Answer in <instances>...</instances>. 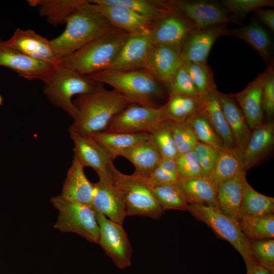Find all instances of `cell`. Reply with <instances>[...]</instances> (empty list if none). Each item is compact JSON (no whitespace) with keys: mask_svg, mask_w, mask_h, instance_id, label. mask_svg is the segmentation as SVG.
I'll use <instances>...</instances> for the list:
<instances>
[{"mask_svg":"<svg viewBox=\"0 0 274 274\" xmlns=\"http://www.w3.org/2000/svg\"><path fill=\"white\" fill-rule=\"evenodd\" d=\"M85 0H28L30 6L39 7L40 15L57 26L65 24L74 11Z\"/></svg>","mask_w":274,"mask_h":274,"instance_id":"f546056e","label":"cell"},{"mask_svg":"<svg viewBox=\"0 0 274 274\" xmlns=\"http://www.w3.org/2000/svg\"><path fill=\"white\" fill-rule=\"evenodd\" d=\"M111 171L113 182L123 198L127 216H146L154 219H159L162 216L165 211L146 178L133 173L124 174L114 164Z\"/></svg>","mask_w":274,"mask_h":274,"instance_id":"5b68a950","label":"cell"},{"mask_svg":"<svg viewBox=\"0 0 274 274\" xmlns=\"http://www.w3.org/2000/svg\"><path fill=\"white\" fill-rule=\"evenodd\" d=\"M58 66L30 57L10 47L0 38V66L12 70L21 77L39 80L45 84Z\"/></svg>","mask_w":274,"mask_h":274,"instance_id":"4fadbf2b","label":"cell"},{"mask_svg":"<svg viewBox=\"0 0 274 274\" xmlns=\"http://www.w3.org/2000/svg\"><path fill=\"white\" fill-rule=\"evenodd\" d=\"M6 43L12 48L37 60L56 66L60 61L56 58L50 41L30 29L17 28Z\"/></svg>","mask_w":274,"mask_h":274,"instance_id":"ac0fdd59","label":"cell"},{"mask_svg":"<svg viewBox=\"0 0 274 274\" xmlns=\"http://www.w3.org/2000/svg\"><path fill=\"white\" fill-rule=\"evenodd\" d=\"M158 166L167 171L179 174L175 158H162Z\"/></svg>","mask_w":274,"mask_h":274,"instance_id":"f907efd6","label":"cell"},{"mask_svg":"<svg viewBox=\"0 0 274 274\" xmlns=\"http://www.w3.org/2000/svg\"><path fill=\"white\" fill-rule=\"evenodd\" d=\"M111 154L114 159L118 154L131 146L151 137L148 132L122 133L104 131L91 136Z\"/></svg>","mask_w":274,"mask_h":274,"instance_id":"1f68e13d","label":"cell"},{"mask_svg":"<svg viewBox=\"0 0 274 274\" xmlns=\"http://www.w3.org/2000/svg\"><path fill=\"white\" fill-rule=\"evenodd\" d=\"M251 253L260 265L274 273V239L250 241Z\"/></svg>","mask_w":274,"mask_h":274,"instance_id":"7bdbcfd3","label":"cell"},{"mask_svg":"<svg viewBox=\"0 0 274 274\" xmlns=\"http://www.w3.org/2000/svg\"><path fill=\"white\" fill-rule=\"evenodd\" d=\"M201 111L226 149H237L232 132L220 106L218 91L203 98Z\"/></svg>","mask_w":274,"mask_h":274,"instance_id":"83f0119b","label":"cell"},{"mask_svg":"<svg viewBox=\"0 0 274 274\" xmlns=\"http://www.w3.org/2000/svg\"><path fill=\"white\" fill-rule=\"evenodd\" d=\"M178 184L189 204H203L218 208L217 186L209 178H181Z\"/></svg>","mask_w":274,"mask_h":274,"instance_id":"f1b7e54d","label":"cell"},{"mask_svg":"<svg viewBox=\"0 0 274 274\" xmlns=\"http://www.w3.org/2000/svg\"><path fill=\"white\" fill-rule=\"evenodd\" d=\"M78 114L70 129L91 136L106 131L113 118L128 105V99L101 84L93 92L77 95L73 101Z\"/></svg>","mask_w":274,"mask_h":274,"instance_id":"6da1fadb","label":"cell"},{"mask_svg":"<svg viewBox=\"0 0 274 274\" xmlns=\"http://www.w3.org/2000/svg\"><path fill=\"white\" fill-rule=\"evenodd\" d=\"M230 95L242 110L251 130L263 123L261 74L250 82L244 90Z\"/></svg>","mask_w":274,"mask_h":274,"instance_id":"603a6c76","label":"cell"},{"mask_svg":"<svg viewBox=\"0 0 274 274\" xmlns=\"http://www.w3.org/2000/svg\"><path fill=\"white\" fill-rule=\"evenodd\" d=\"M149 133L162 158H175L177 156L178 153L169 121L159 122L151 129Z\"/></svg>","mask_w":274,"mask_h":274,"instance_id":"ab89813d","label":"cell"},{"mask_svg":"<svg viewBox=\"0 0 274 274\" xmlns=\"http://www.w3.org/2000/svg\"><path fill=\"white\" fill-rule=\"evenodd\" d=\"M3 97L0 94V105H1L2 104V102H3Z\"/></svg>","mask_w":274,"mask_h":274,"instance_id":"f5cc1de1","label":"cell"},{"mask_svg":"<svg viewBox=\"0 0 274 274\" xmlns=\"http://www.w3.org/2000/svg\"><path fill=\"white\" fill-rule=\"evenodd\" d=\"M203 104V98L169 95L166 104L161 107L162 119L163 121H185L200 110Z\"/></svg>","mask_w":274,"mask_h":274,"instance_id":"4dcf8cb0","label":"cell"},{"mask_svg":"<svg viewBox=\"0 0 274 274\" xmlns=\"http://www.w3.org/2000/svg\"><path fill=\"white\" fill-rule=\"evenodd\" d=\"M227 29L225 23L195 28L187 37L181 49L180 56L183 62L207 63L213 45L218 38L225 35Z\"/></svg>","mask_w":274,"mask_h":274,"instance_id":"2e32d148","label":"cell"},{"mask_svg":"<svg viewBox=\"0 0 274 274\" xmlns=\"http://www.w3.org/2000/svg\"><path fill=\"white\" fill-rule=\"evenodd\" d=\"M220 106L233 135L236 148L241 155L249 140L251 130L238 105L230 94L218 91Z\"/></svg>","mask_w":274,"mask_h":274,"instance_id":"484cf974","label":"cell"},{"mask_svg":"<svg viewBox=\"0 0 274 274\" xmlns=\"http://www.w3.org/2000/svg\"><path fill=\"white\" fill-rule=\"evenodd\" d=\"M162 121L161 107H154L132 103L113 118L105 131L149 133L153 127Z\"/></svg>","mask_w":274,"mask_h":274,"instance_id":"7c38bea8","label":"cell"},{"mask_svg":"<svg viewBox=\"0 0 274 274\" xmlns=\"http://www.w3.org/2000/svg\"><path fill=\"white\" fill-rule=\"evenodd\" d=\"M259 21L274 31V10L259 8L254 12Z\"/></svg>","mask_w":274,"mask_h":274,"instance_id":"681fc988","label":"cell"},{"mask_svg":"<svg viewBox=\"0 0 274 274\" xmlns=\"http://www.w3.org/2000/svg\"><path fill=\"white\" fill-rule=\"evenodd\" d=\"M273 212L274 198L256 191L246 179L244 184L242 216H261Z\"/></svg>","mask_w":274,"mask_h":274,"instance_id":"e575fe53","label":"cell"},{"mask_svg":"<svg viewBox=\"0 0 274 274\" xmlns=\"http://www.w3.org/2000/svg\"><path fill=\"white\" fill-rule=\"evenodd\" d=\"M274 144V123L269 122L256 126L243 152L242 158L244 170L246 172L263 158Z\"/></svg>","mask_w":274,"mask_h":274,"instance_id":"cb8c5ba5","label":"cell"},{"mask_svg":"<svg viewBox=\"0 0 274 274\" xmlns=\"http://www.w3.org/2000/svg\"><path fill=\"white\" fill-rule=\"evenodd\" d=\"M183 66L192 79L202 98L217 90L213 71L207 63L187 61L183 63Z\"/></svg>","mask_w":274,"mask_h":274,"instance_id":"74e56055","label":"cell"},{"mask_svg":"<svg viewBox=\"0 0 274 274\" xmlns=\"http://www.w3.org/2000/svg\"><path fill=\"white\" fill-rule=\"evenodd\" d=\"M272 274H274V273H272Z\"/></svg>","mask_w":274,"mask_h":274,"instance_id":"db71d44e","label":"cell"},{"mask_svg":"<svg viewBox=\"0 0 274 274\" xmlns=\"http://www.w3.org/2000/svg\"><path fill=\"white\" fill-rule=\"evenodd\" d=\"M129 160L134 166L133 173L141 177L147 178L158 166L161 156L151 137L118 154Z\"/></svg>","mask_w":274,"mask_h":274,"instance_id":"d4e9b609","label":"cell"},{"mask_svg":"<svg viewBox=\"0 0 274 274\" xmlns=\"http://www.w3.org/2000/svg\"><path fill=\"white\" fill-rule=\"evenodd\" d=\"M246 173L243 172L217 185L218 209L225 215L237 221L242 217Z\"/></svg>","mask_w":274,"mask_h":274,"instance_id":"7402d4cb","label":"cell"},{"mask_svg":"<svg viewBox=\"0 0 274 274\" xmlns=\"http://www.w3.org/2000/svg\"><path fill=\"white\" fill-rule=\"evenodd\" d=\"M262 79V107L267 117L274 113V66L273 61L267 65L260 74Z\"/></svg>","mask_w":274,"mask_h":274,"instance_id":"f6af8a7d","label":"cell"},{"mask_svg":"<svg viewBox=\"0 0 274 274\" xmlns=\"http://www.w3.org/2000/svg\"><path fill=\"white\" fill-rule=\"evenodd\" d=\"M87 76L112 86L131 104L158 107L157 101L165 94V86L144 68L126 71L104 70Z\"/></svg>","mask_w":274,"mask_h":274,"instance_id":"3957f363","label":"cell"},{"mask_svg":"<svg viewBox=\"0 0 274 274\" xmlns=\"http://www.w3.org/2000/svg\"><path fill=\"white\" fill-rule=\"evenodd\" d=\"M175 160L178 173L181 178L191 179L204 177L200 166L193 151L185 153L178 154L175 158Z\"/></svg>","mask_w":274,"mask_h":274,"instance_id":"7dc6e473","label":"cell"},{"mask_svg":"<svg viewBox=\"0 0 274 274\" xmlns=\"http://www.w3.org/2000/svg\"><path fill=\"white\" fill-rule=\"evenodd\" d=\"M193 151L204 177L209 178L214 170L221 150L198 142Z\"/></svg>","mask_w":274,"mask_h":274,"instance_id":"bcb514c9","label":"cell"},{"mask_svg":"<svg viewBox=\"0 0 274 274\" xmlns=\"http://www.w3.org/2000/svg\"><path fill=\"white\" fill-rule=\"evenodd\" d=\"M146 179L149 184L154 187L164 185L178 184L181 177L178 174L167 171L157 166Z\"/></svg>","mask_w":274,"mask_h":274,"instance_id":"c3c4849f","label":"cell"},{"mask_svg":"<svg viewBox=\"0 0 274 274\" xmlns=\"http://www.w3.org/2000/svg\"><path fill=\"white\" fill-rule=\"evenodd\" d=\"M185 121L192 128L199 142L219 150L225 149L222 141L209 123L201 109L189 116Z\"/></svg>","mask_w":274,"mask_h":274,"instance_id":"f35d334b","label":"cell"},{"mask_svg":"<svg viewBox=\"0 0 274 274\" xmlns=\"http://www.w3.org/2000/svg\"><path fill=\"white\" fill-rule=\"evenodd\" d=\"M69 132L74 144V157L84 167L92 168L99 179L111 178V167L114 159L110 153L91 136L70 129Z\"/></svg>","mask_w":274,"mask_h":274,"instance_id":"5bb4252c","label":"cell"},{"mask_svg":"<svg viewBox=\"0 0 274 274\" xmlns=\"http://www.w3.org/2000/svg\"><path fill=\"white\" fill-rule=\"evenodd\" d=\"M183 63L180 54L173 48L153 45L144 69L166 87Z\"/></svg>","mask_w":274,"mask_h":274,"instance_id":"ffe728a7","label":"cell"},{"mask_svg":"<svg viewBox=\"0 0 274 274\" xmlns=\"http://www.w3.org/2000/svg\"><path fill=\"white\" fill-rule=\"evenodd\" d=\"M65 24L63 32L50 40L59 61L116 28L88 0L74 11Z\"/></svg>","mask_w":274,"mask_h":274,"instance_id":"7a4b0ae2","label":"cell"},{"mask_svg":"<svg viewBox=\"0 0 274 274\" xmlns=\"http://www.w3.org/2000/svg\"><path fill=\"white\" fill-rule=\"evenodd\" d=\"M188 212L196 220L207 224L218 237L228 242L241 254L246 267L257 263L251 253L250 241L243 233L238 221L217 208L203 204H190Z\"/></svg>","mask_w":274,"mask_h":274,"instance_id":"52a82bcc","label":"cell"},{"mask_svg":"<svg viewBox=\"0 0 274 274\" xmlns=\"http://www.w3.org/2000/svg\"><path fill=\"white\" fill-rule=\"evenodd\" d=\"M95 213L99 228L98 244L115 265L120 269L130 266L133 250L122 225L105 215Z\"/></svg>","mask_w":274,"mask_h":274,"instance_id":"9c48e42d","label":"cell"},{"mask_svg":"<svg viewBox=\"0 0 274 274\" xmlns=\"http://www.w3.org/2000/svg\"><path fill=\"white\" fill-rule=\"evenodd\" d=\"M93 4L114 27L130 35L149 31L153 25V21L126 6Z\"/></svg>","mask_w":274,"mask_h":274,"instance_id":"d6986e66","label":"cell"},{"mask_svg":"<svg viewBox=\"0 0 274 274\" xmlns=\"http://www.w3.org/2000/svg\"><path fill=\"white\" fill-rule=\"evenodd\" d=\"M130 35L115 28L63 58L59 65L86 76L107 70Z\"/></svg>","mask_w":274,"mask_h":274,"instance_id":"277c9868","label":"cell"},{"mask_svg":"<svg viewBox=\"0 0 274 274\" xmlns=\"http://www.w3.org/2000/svg\"><path fill=\"white\" fill-rule=\"evenodd\" d=\"M240 227L249 241L273 238V214L261 216H242L238 221Z\"/></svg>","mask_w":274,"mask_h":274,"instance_id":"d590c367","label":"cell"},{"mask_svg":"<svg viewBox=\"0 0 274 274\" xmlns=\"http://www.w3.org/2000/svg\"><path fill=\"white\" fill-rule=\"evenodd\" d=\"M221 3L237 21L258 9L274 6L273 0H223Z\"/></svg>","mask_w":274,"mask_h":274,"instance_id":"ee69618b","label":"cell"},{"mask_svg":"<svg viewBox=\"0 0 274 274\" xmlns=\"http://www.w3.org/2000/svg\"><path fill=\"white\" fill-rule=\"evenodd\" d=\"M91 208L95 212L121 225H123L127 216L123 198L114 185L112 178L99 179L97 182L93 183Z\"/></svg>","mask_w":274,"mask_h":274,"instance_id":"9a60e30c","label":"cell"},{"mask_svg":"<svg viewBox=\"0 0 274 274\" xmlns=\"http://www.w3.org/2000/svg\"><path fill=\"white\" fill-rule=\"evenodd\" d=\"M225 35L233 36L246 42L263 58L267 65L273 61L270 37L266 29L257 21L252 20L243 26L227 28Z\"/></svg>","mask_w":274,"mask_h":274,"instance_id":"4316f807","label":"cell"},{"mask_svg":"<svg viewBox=\"0 0 274 274\" xmlns=\"http://www.w3.org/2000/svg\"><path fill=\"white\" fill-rule=\"evenodd\" d=\"M153 45L150 31L131 35L115 61L106 70L126 71L144 68Z\"/></svg>","mask_w":274,"mask_h":274,"instance_id":"e0dca14e","label":"cell"},{"mask_svg":"<svg viewBox=\"0 0 274 274\" xmlns=\"http://www.w3.org/2000/svg\"><path fill=\"white\" fill-rule=\"evenodd\" d=\"M196 27L186 17L170 8L166 14L153 22L150 32L153 45L169 47L180 54L187 37Z\"/></svg>","mask_w":274,"mask_h":274,"instance_id":"8fae6325","label":"cell"},{"mask_svg":"<svg viewBox=\"0 0 274 274\" xmlns=\"http://www.w3.org/2000/svg\"><path fill=\"white\" fill-rule=\"evenodd\" d=\"M246 274H272L268 269L256 263L246 267Z\"/></svg>","mask_w":274,"mask_h":274,"instance_id":"816d5d0a","label":"cell"},{"mask_svg":"<svg viewBox=\"0 0 274 274\" xmlns=\"http://www.w3.org/2000/svg\"><path fill=\"white\" fill-rule=\"evenodd\" d=\"M101 84L87 76L59 64L51 78L45 84L44 93L50 102L74 119L78 114V110L72 101V97L91 93Z\"/></svg>","mask_w":274,"mask_h":274,"instance_id":"8992f818","label":"cell"},{"mask_svg":"<svg viewBox=\"0 0 274 274\" xmlns=\"http://www.w3.org/2000/svg\"><path fill=\"white\" fill-rule=\"evenodd\" d=\"M169 95L202 98L188 73L182 66L165 87Z\"/></svg>","mask_w":274,"mask_h":274,"instance_id":"b9f144b4","label":"cell"},{"mask_svg":"<svg viewBox=\"0 0 274 274\" xmlns=\"http://www.w3.org/2000/svg\"><path fill=\"white\" fill-rule=\"evenodd\" d=\"M168 6L181 13L198 28L229 22L239 24L221 3L203 0L166 1Z\"/></svg>","mask_w":274,"mask_h":274,"instance_id":"30bf717a","label":"cell"},{"mask_svg":"<svg viewBox=\"0 0 274 274\" xmlns=\"http://www.w3.org/2000/svg\"><path fill=\"white\" fill-rule=\"evenodd\" d=\"M153 191L164 211L176 210L188 212L190 204L178 183L154 187Z\"/></svg>","mask_w":274,"mask_h":274,"instance_id":"8d00e7d4","label":"cell"},{"mask_svg":"<svg viewBox=\"0 0 274 274\" xmlns=\"http://www.w3.org/2000/svg\"><path fill=\"white\" fill-rule=\"evenodd\" d=\"M95 4H119L130 9L153 22L164 16L170 10L166 1L154 0H90Z\"/></svg>","mask_w":274,"mask_h":274,"instance_id":"836d02e7","label":"cell"},{"mask_svg":"<svg viewBox=\"0 0 274 274\" xmlns=\"http://www.w3.org/2000/svg\"><path fill=\"white\" fill-rule=\"evenodd\" d=\"M169 121L178 154L193 151L199 141L191 126L185 121Z\"/></svg>","mask_w":274,"mask_h":274,"instance_id":"60d3db41","label":"cell"},{"mask_svg":"<svg viewBox=\"0 0 274 274\" xmlns=\"http://www.w3.org/2000/svg\"><path fill=\"white\" fill-rule=\"evenodd\" d=\"M246 172L244 170L242 155L236 149L221 150L214 170L209 178L217 186L222 181Z\"/></svg>","mask_w":274,"mask_h":274,"instance_id":"d6a6232c","label":"cell"},{"mask_svg":"<svg viewBox=\"0 0 274 274\" xmlns=\"http://www.w3.org/2000/svg\"><path fill=\"white\" fill-rule=\"evenodd\" d=\"M84 167L74 157L64 181L60 195L69 200L91 207L93 183L87 179Z\"/></svg>","mask_w":274,"mask_h":274,"instance_id":"44dd1931","label":"cell"},{"mask_svg":"<svg viewBox=\"0 0 274 274\" xmlns=\"http://www.w3.org/2000/svg\"><path fill=\"white\" fill-rule=\"evenodd\" d=\"M51 203L58 215L53 227L62 232H72L87 241L98 244L99 228L93 209L60 195L53 197Z\"/></svg>","mask_w":274,"mask_h":274,"instance_id":"ba28073f","label":"cell"}]
</instances>
